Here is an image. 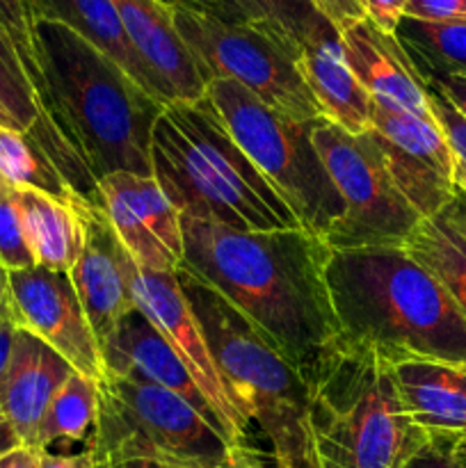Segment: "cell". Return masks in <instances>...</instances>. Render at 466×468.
I'll use <instances>...</instances> for the list:
<instances>
[{"mask_svg": "<svg viewBox=\"0 0 466 468\" xmlns=\"http://www.w3.org/2000/svg\"><path fill=\"white\" fill-rule=\"evenodd\" d=\"M0 178H5L12 187L44 192L73 208L90 206L69 186L53 160L30 137L3 126H0Z\"/></svg>", "mask_w": 466, "mask_h": 468, "instance_id": "obj_24", "label": "cell"}, {"mask_svg": "<svg viewBox=\"0 0 466 468\" xmlns=\"http://www.w3.org/2000/svg\"><path fill=\"white\" fill-rule=\"evenodd\" d=\"M311 140L343 201L341 219L324 238L329 250H405L423 218L393 183L373 133L350 135L318 119Z\"/></svg>", "mask_w": 466, "mask_h": 468, "instance_id": "obj_9", "label": "cell"}, {"mask_svg": "<svg viewBox=\"0 0 466 468\" xmlns=\"http://www.w3.org/2000/svg\"><path fill=\"white\" fill-rule=\"evenodd\" d=\"M302 375L318 468H400L423 446L391 364L373 347L341 336Z\"/></svg>", "mask_w": 466, "mask_h": 468, "instance_id": "obj_6", "label": "cell"}, {"mask_svg": "<svg viewBox=\"0 0 466 468\" xmlns=\"http://www.w3.org/2000/svg\"><path fill=\"white\" fill-rule=\"evenodd\" d=\"M324 279L345 341L373 347L388 364L466 368V318L407 250H329Z\"/></svg>", "mask_w": 466, "mask_h": 468, "instance_id": "obj_2", "label": "cell"}, {"mask_svg": "<svg viewBox=\"0 0 466 468\" xmlns=\"http://www.w3.org/2000/svg\"><path fill=\"white\" fill-rule=\"evenodd\" d=\"M151 163L155 183L181 218L238 231L302 229L206 96L164 105L151 135Z\"/></svg>", "mask_w": 466, "mask_h": 468, "instance_id": "obj_5", "label": "cell"}, {"mask_svg": "<svg viewBox=\"0 0 466 468\" xmlns=\"http://www.w3.org/2000/svg\"><path fill=\"white\" fill-rule=\"evenodd\" d=\"M311 3L329 18V23H332L338 32H343L345 27H350L352 23L365 18L364 0H311Z\"/></svg>", "mask_w": 466, "mask_h": 468, "instance_id": "obj_36", "label": "cell"}, {"mask_svg": "<svg viewBox=\"0 0 466 468\" xmlns=\"http://www.w3.org/2000/svg\"><path fill=\"white\" fill-rule=\"evenodd\" d=\"M105 468H169V466L155 464V462H126V464H119V466H105Z\"/></svg>", "mask_w": 466, "mask_h": 468, "instance_id": "obj_42", "label": "cell"}, {"mask_svg": "<svg viewBox=\"0 0 466 468\" xmlns=\"http://www.w3.org/2000/svg\"><path fill=\"white\" fill-rule=\"evenodd\" d=\"M39 468H96V462L90 451H82L78 455H58L53 451H41Z\"/></svg>", "mask_w": 466, "mask_h": 468, "instance_id": "obj_38", "label": "cell"}, {"mask_svg": "<svg viewBox=\"0 0 466 468\" xmlns=\"http://www.w3.org/2000/svg\"><path fill=\"white\" fill-rule=\"evenodd\" d=\"M132 300L149 323L158 329L167 346L176 352L181 364L195 379L196 388L213 410L219 430L236 451L240 464L247 468L249 457V428L242 416L236 396L219 373L201 324L187 304L176 272L160 274L135 270L132 274Z\"/></svg>", "mask_w": 466, "mask_h": 468, "instance_id": "obj_11", "label": "cell"}, {"mask_svg": "<svg viewBox=\"0 0 466 468\" xmlns=\"http://www.w3.org/2000/svg\"><path fill=\"white\" fill-rule=\"evenodd\" d=\"M172 12L206 85L215 78H228L283 117L304 123L323 119L297 69V55L272 35L185 7H172Z\"/></svg>", "mask_w": 466, "mask_h": 468, "instance_id": "obj_10", "label": "cell"}, {"mask_svg": "<svg viewBox=\"0 0 466 468\" xmlns=\"http://www.w3.org/2000/svg\"><path fill=\"white\" fill-rule=\"evenodd\" d=\"M297 69L329 123L350 135L373 128V96L356 80L341 50V32L334 26L302 46Z\"/></svg>", "mask_w": 466, "mask_h": 468, "instance_id": "obj_19", "label": "cell"}, {"mask_svg": "<svg viewBox=\"0 0 466 468\" xmlns=\"http://www.w3.org/2000/svg\"><path fill=\"white\" fill-rule=\"evenodd\" d=\"M73 373V366L53 347L26 329H14L12 355L3 382V407L18 446L37 448L46 410Z\"/></svg>", "mask_w": 466, "mask_h": 468, "instance_id": "obj_17", "label": "cell"}, {"mask_svg": "<svg viewBox=\"0 0 466 468\" xmlns=\"http://www.w3.org/2000/svg\"><path fill=\"white\" fill-rule=\"evenodd\" d=\"M441 218L446 219L448 227L455 229V231L461 236V240L466 242V192L464 190L457 187L455 197H452L450 204L443 208Z\"/></svg>", "mask_w": 466, "mask_h": 468, "instance_id": "obj_39", "label": "cell"}, {"mask_svg": "<svg viewBox=\"0 0 466 468\" xmlns=\"http://www.w3.org/2000/svg\"><path fill=\"white\" fill-rule=\"evenodd\" d=\"M39 123L41 112L30 80L12 44L0 30V126L30 135L39 128Z\"/></svg>", "mask_w": 466, "mask_h": 468, "instance_id": "obj_28", "label": "cell"}, {"mask_svg": "<svg viewBox=\"0 0 466 468\" xmlns=\"http://www.w3.org/2000/svg\"><path fill=\"white\" fill-rule=\"evenodd\" d=\"M425 85H432L446 96L452 103V108L466 119V76H446L439 78V80H429Z\"/></svg>", "mask_w": 466, "mask_h": 468, "instance_id": "obj_37", "label": "cell"}, {"mask_svg": "<svg viewBox=\"0 0 466 468\" xmlns=\"http://www.w3.org/2000/svg\"><path fill=\"white\" fill-rule=\"evenodd\" d=\"M407 0H364L365 18L387 35H396L397 26L405 18Z\"/></svg>", "mask_w": 466, "mask_h": 468, "instance_id": "obj_35", "label": "cell"}, {"mask_svg": "<svg viewBox=\"0 0 466 468\" xmlns=\"http://www.w3.org/2000/svg\"><path fill=\"white\" fill-rule=\"evenodd\" d=\"M9 318V272L0 265V320Z\"/></svg>", "mask_w": 466, "mask_h": 468, "instance_id": "obj_41", "label": "cell"}, {"mask_svg": "<svg viewBox=\"0 0 466 468\" xmlns=\"http://www.w3.org/2000/svg\"><path fill=\"white\" fill-rule=\"evenodd\" d=\"M428 87V99L434 119H437L439 128L443 131L452 149V155H455V186L466 192V119L452 108L450 101L437 87Z\"/></svg>", "mask_w": 466, "mask_h": 468, "instance_id": "obj_30", "label": "cell"}, {"mask_svg": "<svg viewBox=\"0 0 466 468\" xmlns=\"http://www.w3.org/2000/svg\"><path fill=\"white\" fill-rule=\"evenodd\" d=\"M35 5L39 21H55L67 26L101 53L114 59L137 85L160 99L154 78L132 48L112 0H35Z\"/></svg>", "mask_w": 466, "mask_h": 468, "instance_id": "obj_21", "label": "cell"}, {"mask_svg": "<svg viewBox=\"0 0 466 468\" xmlns=\"http://www.w3.org/2000/svg\"><path fill=\"white\" fill-rule=\"evenodd\" d=\"M206 99L300 227L324 240L341 219L343 201L311 140L315 122H295L274 112L228 78L210 80Z\"/></svg>", "mask_w": 466, "mask_h": 468, "instance_id": "obj_8", "label": "cell"}, {"mask_svg": "<svg viewBox=\"0 0 466 468\" xmlns=\"http://www.w3.org/2000/svg\"><path fill=\"white\" fill-rule=\"evenodd\" d=\"M9 320L53 347L76 373L103 379L99 343L69 272L39 265L9 272Z\"/></svg>", "mask_w": 466, "mask_h": 468, "instance_id": "obj_13", "label": "cell"}, {"mask_svg": "<svg viewBox=\"0 0 466 468\" xmlns=\"http://www.w3.org/2000/svg\"><path fill=\"white\" fill-rule=\"evenodd\" d=\"M341 50L375 103L437 122L428 87L396 35H387L368 18H361L341 32Z\"/></svg>", "mask_w": 466, "mask_h": 468, "instance_id": "obj_16", "label": "cell"}, {"mask_svg": "<svg viewBox=\"0 0 466 468\" xmlns=\"http://www.w3.org/2000/svg\"><path fill=\"white\" fill-rule=\"evenodd\" d=\"M240 468H245V466H240Z\"/></svg>", "mask_w": 466, "mask_h": 468, "instance_id": "obj_43", "label": "cell"}, {"mask_svg": "<svg viewBox=\"0 0 466 468\" xmlns=\"http://www.w3.org/2000/svg\"><path fill=\"white\" fill-rule=\"evenodd\" d=\"M37 37L59 131L96 183L117 172L154 176L151 135L163 101L62 23L39 21Z\"/></svg>", "mask_w": 466, "mask_h": 468, "instance_id": "obj_4", "label": "cell"}, {"mask_svg": "<svg viewBox=\"0 0 466 468\" xmlns=\"http://www.w3.org/2000/svg\"><path fill=\"white\" fill-rule=\"evenodd\" d=\"M391 370L402 407L425 439L466 441V368L411 359Z\"/></svg>", "mask_w": 466, "mask_h": 468, "instance_id": "obj_20", "label": "cell"}, {"mask_svg": "<svg viewBox=\"0 0 466 468\" xmlns=\"http://www.w3.org/2000/svg\"><path fill=\"white\" fill-rule=\"evenodd\" d=\"M99 414V379L73 373L55 393L37 434V448L50 451L55 443H80L94 430Z\"/></svg>", "mask_w": 466, "mask_h": 468, "instance_id": "obj_26", "label": "cell"}, {"mask_svg": "<svg viewBox=\"0 0 466 468\" xmlns=\"http://www.w3.org/2000/svg\"><path fill=\"white\" fill-rule=\"evenodd\" d=\"M400 468H466V441L460 439H425Z\"/></svg>", "mask_w": 466, "mask_h": 468, "instance_id": "obj_31", "label": "cell"}, {"mask_svg": "<svg viewBox=\"0 0 466 468\" xmlns=\"http://www.w3.org/2000/svg\"><path fill=\"white\" fill-rule=\"evenodd\" d=\"M396 37L423 82L466 76V23L418 21L405 16Z\"/></svg>", "mask_w": 466, "mask_h": 468, "instance_id": "obj_23", "label": "cell"}, {"mask_svg": "<svg viewBox=\"0 0 466 468\" xmlns=\"http://www.w3.org/2000/svg\"><path fill=\"white\" fill-rule=\"evenodd\" d=\"M183 263L247 315L300 370L341 338L323 238L295 231H238L181 218Z\"/></svg>", "mask_w": 466, "mask_h": 468, "instance_id": "obj_1", "label": "cell"}, {"mask_svg": "<svg viewBox=\"0 0 466 468\" xmlns=\"http://www.w3.org/2000/svg\"><path fill=\"white\" fill-rule=\"evenodd\" d=\"M0 265L7 272L35 268V259L23 233L14 187L5 178H0Z\"/></svg>", "mask_w": 466, "mask_h": 468, "instance_id": "obj_29", "label": "cell"}, {"mask_svg": "<svg viewBox=\"0 0 466 468\" xmlns=\"http://www.w3.org/2000/svg\"><path fill=\"white\" fill-rule=\"evenodd\" d=\"M132 48L154 78L164 105L196 103L206 96V80L183 41L174 12L163 0H112Z\"/></svg>", "mask_w": 466, "mask_h": 468, "instance_id": "obj_15", "label": "cell"}, {"mask_svg": "<svg viewBox=\"0 0 466 468\" xmlns=\"http://www.w3.org/2000/svg\"><path fill=\"white\" fill-rule=\"evenodd\" d=\"M176 279L249 428L247 468H318L302 370L192 270Z\"/></svg>", "mask_w": 466, "mask_h": 468, "instance_id": "obj_3", "label": "cell"}, {"mask_svg": "<svg viewBox=\"0 0 466 468\" xmlns=\"http://www.w3.org/2000/svg\"><path fill=\"white\" fill-rule=\"evenodd\" d=\"M80 219L85 240L69 277L101 350L119 320L135 309L132 274L137 265L114 233L105 208L85 206Z\"/></svg>", "mask_w": 466, "mask_h": 468, "instance_id": "obj_14", "label": "cell"}, {"mask_svg": "<svg viewBox=\"0 0 466 468\" xmlns=\"http://www.w3.org/2000/svg\"><path fill=\"white\" fill-rule=\"evenodd\" d=\"M105 375H140L199 410L213 425H217L213 410L196 388L195 379L181 364L176 352L167 346L158 329L149 323L140 309H132L117 323L114 332L101 346ZM219 428V425H217Z\"/></svg>", "mask_w": 466, "mask_h": 468, "instance_id": "obj_18", "label": "cell"}, {"mask_svg": "<svg viewBox=\"0 0 466 468\" xmlns=\"http://www.w3.org/2000/svg\"><path fill=\"white\" fill-rule=\"evenodd\" d=\"M388 174L423 219L443 213L455 197V155L437 122L375 103L370 128Z\"/></svg>", "mask_w": 466, "mask_h": 468, "instance_id": "obj_12", "label": "cell"}, {"mask_svg": "<svg viewBox=\"0 0 466 468\" xmlns=\"http://www.w3.org/2000/svg\"><path fill=\"white\" fill-rule=\"evenodd\" d=\"M256 9L260 26L291 53L300 55L302 46L332 23L311 0H247Z\"/></svg>", "mask_w": 466, "mask_h": 468, "instance_id": "obj_27", "label": "cell"}, {"mask_svg": "<svg viewBox=\"0 0 466 468\" xmlns=\"http://www.w3.org/2000/svg\"><path fill=\"white\" fill-rule=\"evenodd\" d=\"M169 7H185L192 12L208 14L227 23H240V26H256L263 30L256 9L247 0H163Z\"/></svg>", "mask_w": 466, "mask_h": 468, "instance_id": "obj_32", "label": "cell"}, {"mask_svg": "<svg viewBox=\"0 0 466 468\" xmlns=\"http://www.w3.org/2000/svg\"><path fill=\"white\" fill-rule=\"evenodd\" d=\"M14 324L12 320L5 318L0 320V452L12 451L18 446L16 437H14L12 428L7 423V416H5L3 407V382H5V370H7L9 355H12V341H14Z\"/></svg>", "mask_w": 466, "mask_h": 468, "instance_id": "obj_34", "label": "cell"}, {"mask_svg": "<svg viewBox=\"0 0 466 468\" xmlns=\"http://www.w3.org/2000/svg\"><path fill=\"white\" fill-rule=\"evenodd\" d=\"M405 250L443 283L466 318V242L460 233L437 215L414 229Z\"/></svg>", "mask_w": 466, "mask_h": 468, "instance_id": "obj_25", "label": "cell"}, {"mask_svg": "<svg viewBox=\"0 0 466 468\" xmlns=\"http://www.w3.org/2000/svg\"><path fill=\"white\" fill-rule=\"evenodd\" d=\"M405 16L418 21L466 23V0H407Z\"/></svg>", "mask_w": 466, "mask_h": 468, "instance_id": "obj_33", "label": "cell"}, {"mask_svg": "<svg viewBox=\"0 0 466 468\" xmlns=\"http://www.w3.org/2000/svg\"><path fill=\"white\" fill-rule=\"evenodd\" d=\"M41 451L27 446H16L0 452V468H39Z\"/></svg>", "mask_w": 466, "mask_h": 468, "instance_id": "obj_40", "label": "cell"}, {"mask_svg": "<svg viewBox=\"0 0 466 468\" xmlns=\"http://www.w3.org/2000/svg\"><path fill=\"white\" fill-rule=\"evenodd\" d=\"M14 197L35 265L55 272H71L85 240L80 219L85 206L73 208L27 187H14Z\"/></svg>", "mask_w": 466, "mask_h": 468, "instance_id": "obj_22", "label": "cell"}, {"mask_svg": "<svg viewBox=\"0 0 466 468\" xmlns=\"http://www.w3.org/2000/svg\"><path fill=\"white\" fill-rule=\"evenodd\" d=\"M90 455L96 468L155 462L169 468H240L217 425L140 375H103Z\"/></svg>", "mask_w": 466, "mask_h": 468, "instance_id": "obj_7", "label": "cell"}]
</instances>
